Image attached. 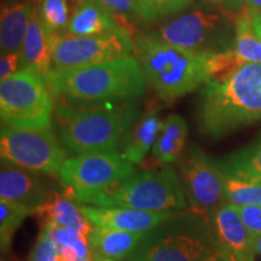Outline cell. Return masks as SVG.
<instances>
[{
	"mask_svg": "<svg viewBox=\"0 0 261 261\" xmlns=\"http://www.w3.org/2000/svg\"><path fill=\"white\" fill-rule=\"evenodd\" d=\"M261 120V64L246 63L226 76L204 84L198 125L211 138H221Z\"/></svg>",
	"mask_w": 261,
	"mask_h": 261,
	"instance_id": "obj_1",
	"label": "cell"
},
{
	"mask_svg": "<svg viewBox=\"0 0 261 261\" xmlns=\"http://www.w3.org/2000/svg\"><path fill=\"white\" fill-rule=\"evenodd\" d=\"M135 55L146 84L163 102H173L212 79L211 52L169 44L156 33L135 38Z\"/></svg>",
	"mask_w": 261,
	"mask_h": 261,
	"instance_id": "obj_2",
	"label": "cell"
},
{
	"mask_svg": "<svg viewBox=\"0 0 261 261\" xmlns=\"http://www.w3.org/2000/svg\"><path fill=\"white\" fill-rule=\"evenodd\" d=\"M54 98L68 103H96L142 97L146 80L136 57H125L69 70H52L46 77Z\"/></svg>",
	"mask_w": 261,
	"mask_h": 261,
	"instance_id": "obj_3",
	"label": "cell"
},
{
	"mask_svg": "<svg viewBox=\"0 0 261 261\" xmlns=\"http://www.w3.org/2000/svg\"><path fill=\"white\" fill-rule=\"evenodd\" d=\"M65 195L76 203L96 207H126L149 212H179L188 208L180 179L171 165L135 174L98 190H68Z\"/></svg>",
	"mask_w": 261,
	"mask_h": 261,
	"instance_id": "obj_4",
	"label": "cell"
},
{
	"mask_svg": "<svg viewBox=\"0 0 261 261\" xmlns=\"http://www.w3.org/2000/svg\"><path fill=\"white\" fill-rule=\"evenodd\" d=\"M215 253L210 218L189 210L148 231L126 261H205Z\"/></svg>",
	"mask_w": 261,
	"mask_h": 261,
	"instance_id": "obj_5",
	"label": "cell"
},
{
	"mask_svg": "<svg viewBox=\"0 0 261 261\" xmlns=\"http://www.w3.org/2000/svg\"><path fill=\"white\" fill-rule=\"evenodd\" d=\"M132 117V113L113 108H57L61 140L76 155L116 150Z\"/></svg>",
	"mask_w": 261,
	"mask_h": 261,
	"instance_id": "obj_6",
	"label": "cell"
},
{
	"mask_svg": "<svg viewBox=\"0 0 261 261\" xmlns=\"http://www.w3.org/2000/svg\"><path fill=\"white\" fill-rule=\"evenodd\" d=\"M54 96L46 76L21 68L0 81L2 125L17 129L40 130L52 128Z\"/></svg>",
	"mask_w": 261,
	"mask_h": 261,
	"instance_id": "obj_7",
	"label": "cell"
},
{
	"mask_svg": "<svg viewBox=\"0 0 261 261\" xmlns=\"http://www.w3.org/2000/svg\"><path fill=\"white\" fill-rule=\"evenodd\" d=\"M238 15L214 8H196L155 32L169 44L198 52H224L232 47Z\"/></svg>",
	"mask_w": 261,
	"mask_h": 261,
	"instance_id": "obj_8",
	"label": "cell"
},
{
	"mask_svg": "<svg viewBox=\"0 0 261 261\" xmlns=\"http://www.w3.org/2000/svg\"><path fill=\"white\" fill-rule=\"evenodd\" d=\"M52 70H69L108 61L129 57L135 52V38L128 32L93 37L51 35Z\"/></svg>",
	"mask_w": 261,
	"mask_h": 261,
	"instance_id": "obj_9",
	"label": "cell"
},
{
	"mask_svg": "<svg viewBox=\"0 0 261 261\" xmlns=\"http://www.w3.org/2000/svg\"><path fill=\"white\" fill-rule=\"evenodd\" d=\"M2 160L34 172L58 174L67 160L51 128L40 130L17 129L2 125Z\"/></svg>",
	"mask_w": 261,
	"mask_h": 261,
	"instance_id": "obj_10",
	"label": "cell"
},
{
	"mask_svg": "<svg viewBox=\"0 0 261 261\" xmlns=\"http://www.w3.org/2000/svg\"><path fill=\"white\" fill-rule=\"evenodd\" d=\"M179 179L187 197L188 208L194 213L210 218L225 203L224 174L203 150L191 145L178 163Z\"/></svg>",
	"mask_w": 261,
	"mask_h": 261,
	"instance_id": "obj_11",
	"label": "cell"
},
{
	"mask_svg": "<svg viewBox=\"0 0 261 261\" xmlns=\"http://www.w3.org/2000/svg\"><path fill=\"white\" fill-rule=\"evenodd\" d=\"M135 174L133 163L123 159L116 150L67 159L58 173L68 190L74 192L98 190L114 182L126 180Z\"/></svg>",
	"mask_w": 261,
	"mask_h": 261,
	"instance_id": "obj_12",
	"label": "cell"
},
{
	"mask_svg": "<svg viewBox=\"0 0 261 261\" xmlns=\"http://www.w3.org/2000/svg\"><path fill=\"white\" fill-rule=\"evenodd\" d=\"M211 232L223 261H254L253 240L236 205L225 202L211 214Z\"/></svg>",
	"mask_w": 261,
	"mask_h": 261,
	"instance_id": "obj_13",
	"label": "cell"
},
{
	"mask_svg": "<svg viewBox=\"0 0 261 261\" xmlns=\"http://www.w3.org/2000/svg\"><path fill=\"white\" fill-rule=\"evenodd\" d=\"M85 217L93 226L116 228L128 232H148L174 212H149L126 207H96L80 204Z\"/></svg>",
	"mask_w": 261,
	"mask_h": 261,
	"instance_id": "obj_14",
	"label": "cell"
},
{
	"mask_svg": "<svg viewBox=\"0 0 261 261\" xmlns=\"http://www.w3.org/2000/svg\"><path fill=\"white\" fill-rule=\"evenodd\" d=\"M48 192L37 172L2 160L0 197L34 211L48 197Z\"/></svg>",
	"mask_w": 261,
	"mask_h": 261,
	"instance_id": "obj_15",
	"label": "cell"
},
{
	"mask_svg": "<svg viewBox=\"0 0 261 261\" xmlns=\"http://www.w3.org/2000/svg\"><path fill=\"white\" fill-rule=\"evenodd\" d=\"M74 2L75 5L65 34L74 37H93L122 31L132 34V29L128 25L122 23L116 16L96 3L90 0Z\"/></svg>",
	"mask_w": 261,
	"mask_h": 261,
	"instance_id": "obj_16",
	"label": "cell"
},
{
	"mask_svg": "<svg viewBox=\"0 0 261 261\" xmlns=\"http://www.w3.org/2000/svg\"><path fill=\"white\" fill-rule=\"evenodd\" d=\"M42 224H54L62 227H70L86 236L92 233L94 226L85 217L80 204L65 194L52 192L46 201L33 211Z\"/></svg>",
	"mask_w": 261,
	"mask_h": 261,
	"instance_id": "obj_17",
	"label": "cell"
},
{
	"mask_svg": "<svg viewBox=\"0 0 261 261\" xmlns=\"http://www.w3.org/2000/svg\"><path fill=\"white\" fill-rule=\"evenodd\" d=\"M35 6L31 2L8 3L2 6L0 50L2 55L21 52Z\"/></svg>",
	"mask_w": 261,
	"mask_h": 261,
	"instance_id": "obj_18",
	"label": "cell"
},
{
	"mask_svg": "<svg viewBox=\"0 0 261 261\" xmlns=\"http://www.w3.org/2000/svg\"><path fill=\"white\" fill-rule=\"evenodd\" d=\"M21 67L32 68L46 77L52 71L50 37L42 24L37 8L33 10L27 37L21 50Z\"/></svg>",
	"mask_w": 261,
	"mask_h": 261,
	"instance_id": "obj_19",
	"label": "cell"
},
{
	"mask_svg": "<svg viewBox=\"0 0 261 261\" xmlns=\"http://www.w3.org/2000/svg\"><path fill=\"white\" fill-rule=\"evenodd\" d=\"M163 121L155 112H146L135 125L130 127L122 139L123 159L130 163H140L154 148L161 132Z\"/></svg>",
	"mask_w": 261,
	"mask_h": 261,
	"instance_id": "obj_20",
	"label": "cell"
},
{
	"mask_svg": "<svg viewBox=\"0 0 261 261\" xmlns=\"http://www.w3.org/2000/svg\"><path fill=\"white\" fill-rule=\"evenodd\" d=\"M145 233L94 226L90 234V243L96 255L112 260H126L135 252Z\"/></svg>",
	"mask_w": 261,
	"mask_h": 261,
	"instance_id": "obj_21",
	"label": "cell"
},
{
	"mask_svg": "<svg viewBox=\"0 0 261 261\" xmlns=\"http://www.w3.org/2000/svg\"><path fill=\"white\" fill-rule=\"evenodd\" d=\"M188 132L184 117L177 114L169 115L163 120L161 132L152 148V156L163 165L179 161L187 150Z\"/></svg>",
	"mask_w": 261,
	"mask_h": 261,
	"instance_id": "obj_22",
	"label": "cell"
},
{
	"mask_svg": "<svg viewBox=\"0 0 261 261\" xmlns=\"http://www.w3.org/2000/svg\"><path fill=\"white\" fill-rule=\"evenodd\" d=\"M225 175L261 182V138L256 144L218 162Z\"/></svg>",
	"mask_w": 261,
	"mask_h": 261,
	"instance_id": "obj_23",
	"label": "cell"
},
{
	"mask_svg": "<svg viewBox=\"0 0 261 261\" xmlns=\"http://www.w3.org/2000/svg\"><path fill=\"white\" fill-rule=\"evenodd\" d=\"M231 50L242 64H261V39L254 32L252 16L244 10L237 17L236 34Z\"/></svg>",
	"mask_w": 261,
	"mask_h": 261,
	"instance_id": "obj_24",
	"label": "cell"
},
{
	"mask_svg": "<svg viewBox=\"0 0 261 261\" xmlns=\"http://www.w3.org/2000/svg\"><path fill=\"white\" fill-rule=\"evenodd\" d=\"M40 19L48 37L65 34L70 19L69 0H35Z\"/></svg>",
	"mask_w": 261,
	"mask_h": 261,
	"instance_id": "obj_25",
	"label": "cell"
},
{
	"mask_svg": "<svg viewBox=\"0 0 261 261\" xmlns=\"http://www.w3.org/2000/svg\"><path fill=\"white\" fill-rule=\"evenodd\" d=\"M33 211L24 205L9 200H0V244L2 253L8 252L11 246L12 237L19 225Z\"/></svg>",
	"mask_w": 261,
	"mask_h": 261,
	"instance_id": "obj_26",
	"label": "cell"
},
{
	"mask_svg": "<svg viewBox=\"0 0 261 261\" xmlns=\"http://www.w3.org/2000/svg\"><path fill=\"white\" fill-rule=\"evenodd\" d=\"M224 194L225 201L236 207L261 205V182L244 180L224 174Z\"/></svg>",
	"mask_w": 261,
	"mask_h": 261,
	"instance_id": "obj_27",
	"label": "cell"
},
{
	"mask_svg": "<svg viewBox=\"0 0 261 261\" xmlns=\"http://www.w3.org/2000/svg\"><path fill=\"white\" fill-rule=\"evenodd\" d=\"M194 0H138L140 21L152 22L177 14Z\"/></svg>",
	"mask_w": 261,
	"mask_h": 261,
	"instance_id": "obj_28",
	"label": "cell"
},
{
	"mask_svg": "<svg viewBox=\"0 0 261 261\" xmlns=\"http://www.w3.org/2000/svg\"><path fill=\"white\" fill-rule=\"evenodd\" d=\"M107 9L132 29L133 21H140L138 0H90Z\"/></svg>",
	"mask_w": 261,
	"mask_h": 261,
	"instance_id": "obj_29",
	"label": "cell"
},
{
	"mask_svg": "<svg viewBox=\"0 0 261 261\" xmlns=\"http://www.w3.org/2000/svg\"><path fill=\"white\" fill-rule=\"evenodd\" d=\"M29 261H62L56 243L44 230L39 234Z\"/></svg>",
	"mask_w": 261,
	"mask_h": 261,
	"instance_id": "obj_30",
	"label": "cell"
},
{
	"mask_svg": "<svg viewBox=\"0 0 261 261\" xmlns=\"http://www.w3.org/2000/svg\"><path fill=\"white\" fill-rule=\"evenodd\" d=\"M236 208L252 240L261 236V205H241Z\"/></svg>",
	"mask_w": 261,
	"mask_h": 261,
	"instance_id": "obj_31",
	"label": "cell"
},
{
	"mask_svg": "<svg viewBox=\"0 0 261 261\" xmlns=\"http://www.w3.org/2000/svg\"><path fill=\"white\" fill-rule=\"evenodd\" d=\"M21 67V52L2 55L0 58V81L11 76Z\"/></svg>",
	"mask_w": 261,
	"mask_h": 261,
	"instance_id": "obj_32",
	"label": "cell"
},
{
	"mask_svg": "<svg viewBox=\"0 0 261 261\" xmlns=\"http://www.w3.org/2000/svg\"><path fill=\"white\" fill-rule=\"evenodd\" d=\"M211 8L230 12L233 15H240L244 10L243 0H203Z\"/></svg>",
	"mask_w": 261,
	"mask_h": 261,
	"instance_id": "obj_33",
	"label": "cell"
},
{
	"mask_svg": "<svg viewBox=\"0 0 261 261\" xmlns=\"http://www.w3.org/2000/svg\"><path fill=\"white\" fill-rule=\"evenodd\" d=\"M244 11L250 16L261 15V0H243Z\"/></svg>",
	"mask_w": 261,
	"mask_h": 261,
	"instance_id": "obj_34",
	"label": "cell"
},
{
	"mask_svg": "<svg viewBox=\"0 0 261 261\" xmlns=\"http://www.w3.org/2000/svg\"><path fill=\"white\" fill-rule=\"evenodd\" d=\"M252 25L254 32L256 33V35L261 39V15H256L252 17Z\"/></svg>",
	"mask_w": 261,
	"mask_h": 261,
	"instance_id": "obj_35",
	"label": "cell"
},
{
	"mask_svg": "<svg viewBox=\"0 0 261 261\" xmlns=\"http://www.w3.org/2000/svg\"><path fill=\"white\" fill-rule=\"evenodd\" d=\"M253 249H254V253L261 256V236H259L253 241Z\"/></svg>",
	"mask_w": 261,
	"mask_h": 261,
	"instance_id": "obj_36",
	"label": "cell"
},
{
	"mask_svg": "<svg viewBox=\"0 0 261 261\" xmlns=\"http://www.w3.org/2000/svg\"><path fill=\"white\" fill-rule=\"evenodd\" d=\"M205 261H223V260H221V257L219 256V254L215 253V254H213V255L210 257V259H207Z\"/></svg>",
	"mask_w": 261,
	"mask_h": 261,
	"instance_id": "obj_37",
	"label": "cell"
},
{
	"mask_svg": "<svg viewBox=\"0 0 261 261\" xmlns=\"http://www.w3.org/2000/svg\"><path fill=\"white\" fill-rule=\"evenodd\" d=\"M94 256H96L99 261H115V260H112V259H107V257H102L99 255H96V254H94Z\"/></svg>",
	"mask_w": 261,
	"mask_h": 261,
	"instance_id": "obj_38",
	"label": "cell"
},
{
	"mask_svg": "<svg viewBox=\"0 0 261 261\" xmlns=\"http://www.w3.org/2000/svg\"><path fill=\"white\" fill-rule=\"evenodd\" d=\"M18 2H22V0H9V3H18Z\"/></svg>",
	"mask_w": 261,
	"mask_h": 261,
	"instance_id": "obj_39",
	"label": "cell"
},
{
	"mask_svg": "<svg viewBox=\"0 0 261 261\" xmlns=\"http://www.w3.org/2000/svg\"><path fill=\"white\" fill-rule=\"evenodd\" d=\"M2 261H9V260H8V259H5V257L3 256V257H2Z\"/></svg>",
	"mask_w": 261,
	"mask_h": 261,
	"instance_id": "obj_40",
	"label": "cell"
},
{
	"mask_svg": "<svg viewBox=\"0 0 261 261\" xmlns=\"http://www.w3.org/2000/svg\"><path fill=\"white\" fill-rule=\"evenodd\" d=\"M96 261H99V260H98V259H97V257H96Z\"/></svg>",
	"mask_w": 261,
	"mask_h": 261,
	"instance_id": "obj_41",
	"label": "cell"
}]
</instances>
